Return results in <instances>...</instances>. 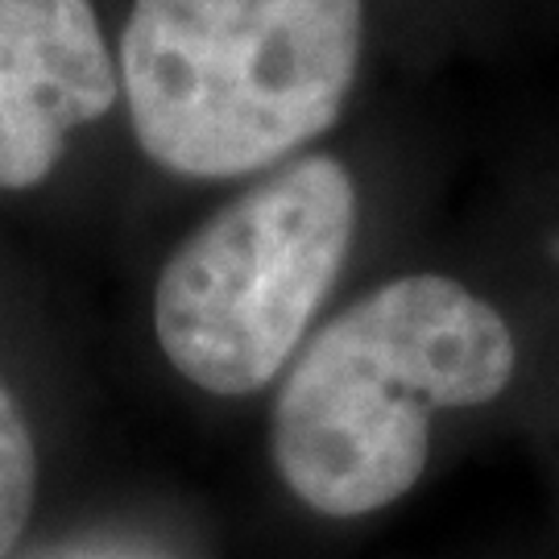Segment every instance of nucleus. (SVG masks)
<instances>
[{
    "label": "nucleus",
    "mask_w": 559,
    "mask_h": 559,
    "mask_svg": "<svg viewBox=\"0 0 559 559\" xmlns=\"http://www.w3.org/2000/svg\"><path fill=\"white\" fill-rule=\"evenodd\" d=\"M519 336L473 286L406 274L369 290L307 340L270 411V456L302 510L357 522L423 480L436 415L501 402Z\"/></svg>",
    "instance_id": "nucleus-1"
},
{
    "label": "nucleus",
    "mask_w": 559,
    "mask_h": 559,
    "mask_svg": "<svg viewBox=\"0 0 559 559\" xmlns=\"http://www.w3.org/2000/svg\"><path fill=\"white\" fill-rule=\"evenodd\" d=\"M365 0H133L120 83L138 145L187 179L286 158L340 117Z\"/></svg>",
    "instance_id": "nucleus-2"
},
{
    "label": "nucleus",
    "mask_w": 559,
    "mask_h": 559,
    "mask_svg": "<svg viewBox=\"0 0 559 559\" xmlns=\"http://www.w3.org/2000/svg\"><path fill=\"white\" fill-rule=\"evenodd\" d=\"M357 191L336 158H302L221 207L170 253L154 336L182 381L258 394L295 360L353 245Z\"/></svg>",
    "instance_id": "nucleus-3"
},
{
    "label": "nucleus",
    "mask_w": 559,
    "mask_h": 559,
    "mask_svg": "<svg viewBox=\"0 0 559 559\" xmlns=\"http://www.w3.org/2000/svg\"><path fill=\"white\" fill-rule=\"evenodd\" d=\"M117 104L92 0H0V187L50 179L67 133Z\"/></svg>",
    "instance_id": "nucleus-4"
},
{
    "label": "nucleus",
    "mask_w": 559,
    "mask_h": 559,
    "mask_svg": "<svg viewBox=\"0 0 559 559\" xmlns=\"http://www.w3.org/2000/svg\"><path fill=\"white\" fill-rule=\"evenodd\" d=\"M38 501V448L17 399L0 381V559L21 543Z\"/></svg>",
    "instance_id": "nucleus-5"
},
{
    "label": "nucleus",
    "mask_w": 559,
    "mask_h": 559,
    "mask_svg": "<svg viewBox=\"0 0 559 559\" xmlns=\"http://www.w3.org/2000/svg\"><path fill=\"white\" fill-rule=\"evenodd\" d=\"M62 559H150V556H138V551H75V556H62Z\"/></svg>",
    "instance_id": "nucleus-6"
}]
</instances>
